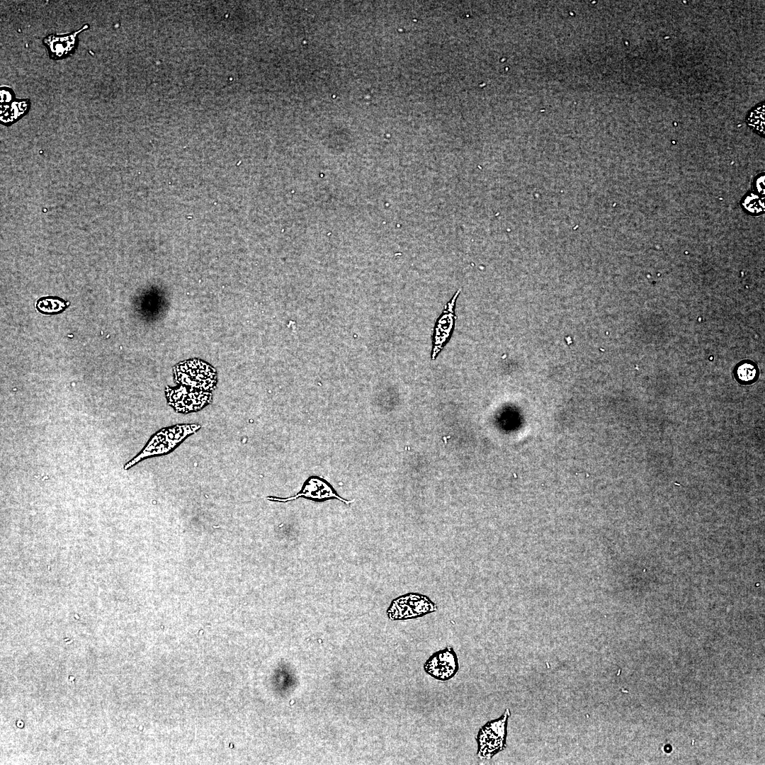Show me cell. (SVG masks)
<instances>
[{"label":"cell","mask_w":765,"mask_h":765,"mask_svg":"<svg viewBox=\"0 0 765 765\" xmlns=\"http://www.w3.org/2000/svg\"><path fill=\"white\" fill-rule=\"evenodd\" d=\"M28 107L27 101H15L10 106L1 105L0 119L2 123L10 125L21 118Z\"/></svg>","instance_id":"9"},{"label":"cell","mask_w":765,"mask_h":765,"mask_svg":"<svg viewBox=\"0 0 765 765\" xmlns=\"http://www.w3.org/2000/svg\"><path fill=\"white\" fill-rule=\"evenodd\" d=\"M756 369L752 363H743L737 368L736 377L740 382H752L756 378Z\"/></svg>","instance_id":"12"},{"label":"cell","mask_w":765,"mask_h":765,"mask_svg":"<svg viewBox=\"0 0 765 765\" xmlns=\"http://www.w3.org/2000/svg\"><path fill=\"white\" fill-rule=\"evenodd\" d=\"M166 396L168 404L175 412L183 414L198 412L212 400V392L181 385L167 387Z\"/></svg>","instance_id":"5"},{"label":"cell","mask_w":765,"mask_h":765,"mask_svg":"<svg viewBox=\"0 0 765 765\" xmlns=\"http://www.w3.org/2000/svg\"><path fill=\"white\" fill-rule=\"evenodd\" d=\"M1 103H6L11 101L13 95L8 90L5 89H1Z\"/></svg>","instance_id":"13"},{"label":"cell","mask_w":765,"mask_h":765,"mask_svg":"<svg viewBox=\"0 0 765 765\" xmlns=\"http://www.w3.org/2000/svg\"><path fill=\"white\" fill-rule=\"evenodd\" d=\"M511 712L506 709L497 719L484 725L475 737L477 743V756L480 759H489L506 747L507 724Z\"/></svg>","instance_id":"2"},{"label":"cell","mask_w":765,"mask_h":765,"mask_svg":"<svg viewBox=\"0 0 765 765\" xmlns=\"http://www.w3.org/2000/svg\"><path fill=\"white\" fill-rule=\"evenodd\" d=\"M764 115L765 108L763 102L749 111L746 120L750 128L761 136L764 135Z\"/></svg>","instance_id":"11"},{"label":"cell","mask_w":765,"mask_h":765,"mask_svg":"<svg viewBox=\"0 0 765 765\" xmlns=\"http://www.w3.org/2000/svg\"><path fill=\"white\" fill-rule=\"evenodd\" d=\"M437 609V605L427 596L409 593L395 599L387 613L391 620H407L422 617Z\"/></svg>","instance_id":"4"},{"label":"cell","mask_w":765,"mask_h":765,"mask_svg":"<svg viewBox=\"0 0 765 765\" xmlns=\"http://www.w3.org/2000/svg\"><path fill=\"white\" fill-rule=\"evenodd\" d=\"M299 497H304L317 502L336 499L347 505L353 502V500H346L341 497L329 483L319 477H310L303 484L302 489L293 497L288 498L268 497L267 499L271 501L285 502Z\"/></svg>","instance_id":"7"},{"label":"cell","mask_w":765,"mask_h":765,"mask_svg":"<svg viewBox=\"0 0 765 765\" xmlns=\"http://www.w3.org/2000/svg\"><path fill=\"white\" fill-rule=\"evenodd\" d=\"M85 25L80 30L66 35H51L43 40L51 55L55 59L62 57L70 53L76 47L77 35L88 28Z\"/></svg>","instance_id":"8"},{"label":"cell","mask_w":765,"mask_h":765,"mask_svg":"<svg viewBox=\"0 0 765 765\" xmlns=\"http://www.w3.org/2000/svg\"><path fill=\"white\" fill-rule=\"evenodd\" d=\"M200 428L201 426L198 424H183L160 429L149 438L136 456L125 464L123 469L128 470L142 460L171 453Z\"/></svg>","instance_id":"1"},{"label":"cell","mask_w":765,"mask_h":765,"mask_svg":"<svg viewBox=\"0 0 765 765\" xmlns=\"http://www.w3.org/2000/svg\"><path fill=\"white\" fill-rule=\"evenodd\" d=\"M174 373L175 381L178 385L205 392H212L217 383V374L215 369L205 362L198 360L178 364Z\"/></svg>","instance_id":"3"},{"label":"cell","mask_w":765,"mask_h":765,"mask_svg":"<svg viewBox=\"0 0 765 765\" xmlns=\"http://www.w3.org/2000/svg\"><path fill=\"white\" fill-rule=\"evenodd\" d=\"M764 176H763L760 177L759 178V180L756 181V188H757L758 191H759L761 193H764Z\"/></svg>","instance_id":"14"},{"label":"cell","mask_w":765,"mask_h":765,"mask_svg":"<svg viewBox=\"0 0 765 765\" xmlns=\"http://www.w3.org/2000/svg\"><path fill=\"white\" fill-rule=\"evenodd\" d=\"M458 659L453 647H446L434 652L424 664L426 674L439 681H448L457 674Z\"/></svg>","instance_id":"6"},{"label":"cell","mask_w":765,"mask_h":765,"mask_svg":"<svg viewBox=\"0 0 765 765\" xmlns=\"http://www.w3.org/2000/svg\"><path fill=\"white\" fill-rule=\"evenodd\" d=\"M68 303L57 297H44L36 302L37 310L45 314H56L67 308Z\"/></svg>","instance_id":"10"}]
</instances>
